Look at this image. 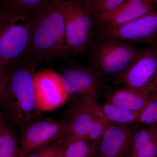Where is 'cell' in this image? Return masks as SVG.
<instances>
[{"instance_id": "6da1fadb", "label": "cell", "mask_w": 157, "mask_h": 157, "mask_svg": "<svg viewBox=\"0 0 157 157\" xmlns=\"http://www.w3.org/2000/svg\"><path fill=\"white\" fill-rule=\"evenodd\" d=\"M62 0H49L30 18L28 44L20 58L38 65L67 55Z\"/></svg>"}, {"instance_id": "7a4b0ae2", "label": "cell", "mask_w": 157, "mask_h": 157, "mask_svg": "<svg viewBox=\"0 0 157 157\" xmlns=\"http://www.w3.org/2000/svg\"><path fill=\"white\" fill-rule=\"evenodd\" d=\"M10 64L9 82L0 102L1 113L6 121L21 129L42 116L37 107L34 79L38 65L21 58Z\"/></svg>"}, {"instance_id": "3957f363", "label": "cell", "mask_w": 157, "mask_h": 157, "mask_svg": "<svg viewBox=\"0 0 157 157\" xmlns=\"http://www.w3.org/2000/svg\"><path fill=\"white\" fill-rule=\"evenodd\" d=\"M141 48L134 42L93 39L87 52L92 67L101 78L117 77L136 58Z\"/></svg>"}, {"instance_id": "277c9868", "label": "cell", "mask_w": 157, "mask_h": 157, "mask_svg": "<svg viewBox=\"0 0 157 157\" xmlns=\"http://www.w3.org/2000/svg\"><path fill=\"white\" fill-rule=\"evenodd\" d=\"M65 20V49L67 54L87 52L93 40L96 20L85 3L77 0L61 1Z\"/></svg>"}, {"instance_id": "5b68a950", "label": "cell", "mask_w": 157, "mask_h": 157, "mask_svg": "<svg viewBox=\"0 0 157 157\" xmlns=\"http://www.w3.org/2000/svg\"><path fill=\"white\" fill-rule=\"evenodd\" d=\"M30 17L0 9V63L9 66L22 55L28 44Z\"/></svg>"}, {"instance_id": "8992f818", "label": "cell", "mask_w": 157, "mask_h": 157, "mask_svg": "<svg viewBox=\"0 0 157 157\" xmlns=\"http://www.w3.org/2000/svg\"><path fill=\"white\" fill-rule=\"evenodd\" d=\"M68 120H54L41 116L21 129L19 141L21 157L63 139L67 133Z\"/></svg>"}, {"instance_id": "52a82bcc", "label": "cell", "mask_w": 157, "mask_h": 157, "mask_svg": "<svg viewBox=\"0 0 157 157\" xmlns=\"http://www.w3.org/2000/svg\"><path fill=\"white\" fill-rule=\"evenodd\" d=\"M116 83L152 94L157 93V47L141 48L134 62L116 77Z\"/></svg>"}, {"instance_id": "ba28073f", "label": "cell", "mask_w": 157, "mask_h": 157, "mask_svg": "<svg viewBox=\"0 0 157 157\" xmlns=\"http://www.w3.org/2000/svg\"><path fill=\"white\" fill-rule=\"evenodd\" d=\"M60 76L72 101L98 102L99 91L103 86L102 78L91 66L72 65Z\"/></svg>"}, {"instance_id": "9c48e42d", "label": "cell", "mask_w": 157, "mask_h": 157, "mask_svg": "<svg viewBox=\"0 0 157 157\" xmlns=\"http://www.w3.org/2000/svg\"><path fill=\"white\" fill-rule=\"evenodd\" d=\"M98 39L143 42L157 47V10L111 28L100 29Z\"/></svg>"}, {"instance_id": "30bf717a", "label": "cell", "mask_w": 157, "mask_h": 157, "mask_svg": "<svg viewBox=\"0 0 157 157\" xmlns=\"http://www.w3.org/2000/svg\"><path fill=\"white\" fill-rule=\"evenodd\" d=\"M65 140L83 139L98 143L111 123L98 116L77 102L72 101Z\"/></svg>"}, {"instance_id": "8fae6325", "label": "cell", "mask_w": 157, "mask_h": 157, "mask_svg": "<svg viewBox=\"0 0 157 157\" xmlns=\"http://www.w3.org/2000/svg\"><path fill=\"white\" fill-rule=\"evenodd\" d=\"M34 87L37 107L41 112L56 109L69 98L60 76L52 69L36 71Z\"/></svg>"}, {"instance_id": "7c38bea8", "label": "cell", "mask_w": 157, "mask_h": 157, "mask_svg": "<svg viewBox=\"0 0 157 157\" xmlns=\"http://www.w3.org/2000/svg\"><path fill=\"white\" fill-rule=\"evenodd\" d=\"M139 126V123L137 122L109 124L98 142L95 157L128 156L133 136Z\"/></svg>"}, {"instance_id": "4fadbf2b", "label": "cell", "mask_w": 157, "mask_h": 157, "mask_svg": "<svg viewBox=\"0 0 157 157\" xmlns=\"http://www.w3.org/2000/svg\"><path fill=\"white\" fill-rule=\"evenodd\" d=\"M155 5L146 0H126L97 21L100 29L111 28L130 22L153 10Z\"/></svg>"}, {"instance_id": "5bb4252c", "label": "cell", "mask_w": 157, "mask_h": 157, "mask_svg": "<svg viewBox=\"0 0 157 157\" xmlns=\"http://www.w3.org/2000/svg\"><path fill=\"white\" fill-rule=\"evenodd\" d=\"M153 95L124 86L113 90L108 93L107 102L128 111L140 113L146 107Z\"/></svg>"}, {"instance_id": "9a60e30c", "label": "cell", "mask_w": 157, "mask_h": 157, "mask_svg": "<svg viewBox=\"0 0 157 157\" xmlns=\"http://www.w3.org/2000/svg\"><path fill=\"white\" fill-rule=\"evenodd\" d=\"M139 127L132 139L128 157H155L157 155V128Z\"/></svg>"}, {"instance_id": "2e32d148", "label": "cell", "mask_w": 157, "mask_h": 157, "mask_svg": "<svg viewBox=\"0 0 157 157\" xmlns=\"http://www.w3.org/2000/svg\"><path fill=\"white\" fill-rule=\"evenodd\" d=\"M76 102L81 104L98 116L113 123L124 124L137 122L139 114L123 109L108 102L102 104L98 102Z\"/></svg>"}, {"instance_id": "e0dca14e", "label": "cell", "mask_w": 157, "mask_h": 157, "mask_svg": "<svg viewBox=\"0 0 157 157\" xmlns=\"http://www.w3.org/2000/svg\"><path fill=\"white\" fill-rule=\"evenodd\" d=\"M63 157H94L98 143L83 139H63Z\"/></svg>"}, {"instance_id": "ac0fdd59", "label": "cell", "mask_w": 157, "mask_h": 157, "mask_svg": "<svg viewBox=\"0 0 157 157\" xmlns=\"http://www.w3.org/2000/svg\"><path fill=\"white\" fill-rule=\"evenodd\" d=\"M0 157H21L14 128L6 120L0 128Z\"/></svg>"}, {"instance_id": "d6986e66", "label": "cell", "mask_w": 157, "mask_h": 157, "mask_svg": "<svg viewBox=\"0 0 157 157\" xmlns=\"http://www.w3.org/2000/svg\"><path fill=\"white\" fill-rule=\"evenodd\" d=\"M49 0H0V9L30 17Z\"/></svg>"}, {"instance_id": "ffe728a7", "label": "cell", "mask_w": 157, "mask_h": 157, "mask_svg": "<svg viewBox=\"0 0 157 157\" xmlns=\"http://www.w3.org/2000/svg\"><path fill=\"white\" fill-rule=\"evenodd\" d=\"M126 0H86L85 3L89 8L97 21L101 17L115 10Z\"/></svg>"}, {"instance_id": "44dd1931", "label": "cell", "mask_w": 157, "mask_h": 157, "mask_svg": "<svg viewBox=\"0 0 157 157\" xmlns=\"http://www.w3.org/2000/svg\"><path fill=\"white\" fill-rule=\"evenodd\" d=\"M137 122L157 128V93L139 113Z\"/></svg>"}, {"instance_id": "7402d4cb", "label": "cell", "mask_w": 157, "mask_h": 157, "mask_svg": "<svg viewBox=\"0 0 157 157\" xmlns=\"http://www.w3.org/2000/svg\"><path fill=\"white\" fill-rule=\"evenodd\" d=\"M63 139L39 149V157H56L61 146Z\"/></svg>"}, {"instance_id": "603a6c76", "label": "cell", "mask_w": 157, "mask_h": 157, "mask_svg": "<svg viewBox=\"0 0 157 157\" xmlns=\"http://www.w3.org/2000/svg\"><path fill=\"white\" fill-rule=\"evenodd\" d=\"M10 73L9 66L0 63V102L9 82Z\"/></svg>"}, {"instance_id": "cb8c5ba5", "label": "cell", "mask_w": 157, "mask_h": 157, "mask_svg": "<svg viewBox=\"0 0 157 157\" xmlns=\"http://www.w3.org/2000/svg\"><path fill=\"white\" fill-rule=\"evenodd\" d=\"M39 150L36 151L30 154L29 155L26 157H39Z\"/></svg>"}, {"instance_id": "d4e9b609", "label": "cell", "mask_w": 157, "mask_h": 157, "mask_svg": "<svg viewBox=\"0 0 157 157\" xmlns=\"http://www.w3.org/2000/svg\"><path fill=\"white\" fill-rule=\"evenodd\" d=\"M5 121H6V119H5V118L2 115V113L0 112V128L2 126L3 123Z\"/></svg>"}, {"instance_id": "484cf974", "label": "cell", "mask_w": 157, "mask_h": 157, "mask_svg": "<svg viewBox=\"0 0 157 157\" xmlns=\"http://www.w3.org/2000/svg\"><path fill=\"white\" fill-rule=\"evenodd\" d=\"M62 143H63V142H62ZM56 157H63V154H62L61 150V146L58 152V153L56 155Z\"/></svg>"}, {"instance_id": "4316f807", "label": "cell", "mask_w": 157, "mask_h": 157, "mask_svg": "<svg viewBox=\"0 0 157 157\" xmlns=\"http://www.w3.org/2000/svg\"><path fill=\"white\" fill-rule=\"evenodd\" d=\"M146 1L152 3V4L154 5L155 6V5H157V0H146Z\"/></svg>"}, {"instance_id": "83f0119b", "label": "cell", "mask_w": 157, "mask_h": 157, "mask_svg": "<svg viewBox=\"0 0 157 157\" xmlns=\"http://www.w3.org/2000/svg\"><path fill=\"white\" fill-rule=\"evenodd\" d=\"M77 1H80V2H85L86 0H77Z\"/></svg>"}, {"instance_id": "f1b7e54d", "label": "cell", "mask_w": 157, "mask_h": 157, "mask_svg": "<svg viewBox=\"0 0 157 157\" xmlns=\"http://www.w3.org/2000/svg\"><path fill=\"white\" fill-rule=\"evenodd\" d=\"M157 157V155L156 156V157Z\"/></svg>"}]
</instances>
